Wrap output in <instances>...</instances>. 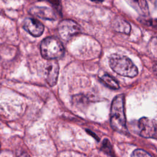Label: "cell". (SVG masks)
Returning <instances> with one entry per match:
<instances>
[{
  "label": "cell",
  "instance_id": "cell-3",
  "mask_svg": "<svg viewBox=\"0 0 157 157\" xmlns=\"http://www.w3.org/2000/svg\"><path fill=\"white\" fill-rule=\"evenodd\" d=\"M40 52L43 58L47 59H55L64 54V47L61 42L56 37H48L40 44Z\"/></svg>",
  "mask_w": 157,
  "mask_h": 157
},
{
  "label": "cell",
  "instance_id": "cell-14",
  "mask_svg": "<svg viewBox=\"0 0 157 157\" xmlns=\"http://www.w3.org/2000/svg\"><path fill=\"white\" fill-rule=\"evenodd\" d=\"M40 1H46L50 2L58 12H61V4L60 0H40Z\"/></svg>",
  "mask_w": 157,
  "mask_h": 157
},
{
  "label": "cell",
  "instance_id": "cell-6",
  "mask_svg": "<svg viewBox=\"0 0 157 157\" xmlns=\"http://www.w3.org/2000/svg\"><path fill=\"white\" fill-rule=\"evenodd\" d=\"M45 71L47 83L51 86H54L57 82L59 74V66L57 61L55 59L49 60L46 63Z\"/></svg>",
  "mask_w": 157,
  "mask_h": 157
},
{
  "label": "cell",
  "instance_id": "cell-1",
  "mask_svg": "<svg viewBox=\"0 0 157 157\" xmlns=\"http://www.w3.org/2000/svg\"><path fill=\"white\" fill-rule=\"evenodd\" d=\"M110 124L116 131L124 132L127 131L124 113V101L123 94L117 95L112 101L110 109Z\"/></svg>",
  "mask_w": 157,
  "mask_h": 157
},
{
  "label": "cell",
  "instance_id": "cell-5",
  "mask_svg": "<svg viewBox=\"0 0 157 157\" xmlns=\"http://www.w3.org/2000/svg\"><path fill=\"white\" fill-rule=\"evenodd\" d=\"M58 33L60 37L65 40H68L80 32L79 25L72 20H64L58 25Z\"/></svg>",
  "mask_w": 157,
  "mask_h": 157
},
{
  "label": "cell",
  "instance_id": "cell-17",
  "mask_svg": "<svg viewBox=\"0 0 157 157\" xmlns=\"http://www.w3.org/2000/svg\"><path fill=\"white\" fill-rule=\"evenodd\" d=\"M92 1H96V2H102L104 0H91Z\"/></svg>",
  "mask_w": 157,
  "mask_h": 157
},
{
  "label": "cell",
  "instance_id": "cell-9",
  "mask_svg": "<svg viewBox=\"0 0 157 157\" xmlns=\"http://www.w3.org/2000/svg\"><path fill=\"white\" fill-rule=\"evenodd\" d=\"M138 13L143 15L149 14V3L156 4V0H125Z\"/></svg>",
  "mask_w": 157,
  "mask_h": 157
},
{
  "label": "cell",
  "instance_id": "cell-8",
  "mask_svg": "<svg viewBox=\"0 0 157 157\" xmlns=\"http://www.w3.org/2000/svg\"><path fill=\"white\" fill-rule=\"evenodd\" d=\"M29 13L40 18L48 20H55L56 14L53 9L47 7L34 6L29 9Z\"/></svg>",
  "mask_w": 157,
  "mask_h": 157
},
{
  "label": "cell",
  "instance_id": "cell-13",
  "mask_svg": "<svg viewBox=\"0 0 157 157\" xmlns=\"http://www.w3.org/2000/svg\"><path fill=\"white\" fill-rule=\"evenodd\" d=\"M131 157H152L148 153L142 150L137 149L135 150L131 154Z\"/></svg>",
  "mask_w": 157,
  "mask_h": 157
},
{
  "label": "cell",
  "instance_id": "cell-4",
  "mask_svg": "<svg viewBox=\"0 0 157 157\" xmlns=\"http://www.w3.org/2000/svg\"><path fill=\"white\" fill-rule=\"evenodd\" d=\"M140 135L145 138L157 140V121L147 117H142L138 121Z\"/></svg>",
  "mask_w": 157,
  "mask_h": 157
},
{
  "label": "cell",
  "instance_id": "cell-10",
  "mask_svg": "<svg viewBox=\"0 0 157 157\" xmlns=\"http://www.w3.org/2000/svg\"><path fill=\"white\" fill-rule=\"evenodd\" d=\"M112 26L114 30L118 33L128 34L131 31V26L129 23L120 17H117L113 20Z\"/></svg>",
  "mask_w": 157,
  "mask_h": 157
},
{
  "label": "cell",
  "instance_id": "cell-12",
  "mask_svg": "<svg viewBox=\"0 0 157 157\" xmlns=\"http://www.w3.org/2000/svg\"><path fill=\"white\" fill-rule=\"evenodd\" d=\"M102 150L107 153L108 155H111V156H113V150H112V145L109 142V140L107 139H105L104 140V142H102Z\"/></svg>",
  "mask_w": 157,
  "mask_h": 157
},
{
  "label": "cell",
  "instance_id": "cell-7",
  "mask_svg": "<svg viewBox=\"0 0 157 157\" xmlns=\"http://www.w3.org/2000/svg\"><path fill=\"white\" fill-rule=\"evenodd\" d=\"M23 28L34 37L42 35L44 30V25L39 21L32 18H27L25 20Z\"/></svg>",
  "mask_w": 157,
  "mask_h": 157
},
{
  "label": "cell",
  "instance_id": "cell-11",
  "mask_svg": "<svg viewBox=\"0 0 157 157\" xmlns=\"http://www.w3.org/2000/svg\"><path fill=\"white\" fill-rule=\"evenodd\" d=\"M101 80L103 83L111 89L117 90L119 88V85L117 81L109 74H105L101 77Z\"/></svg>",
  "mask_w": 157,
  "mask_h": 157
},
{
  "label": "cell",
  "instance_id": "cell-16",
  "mask_svg": "<svg viewBox=\"0 0 157 157\" xmlns=\"http://www.w3.org/2000/svg\"><path fill=\"white\" fill-rule=\"evenodd\" d=\"M150 25H151L153 27L157 28V20H152L151 21V23H150Z\"/></svg>",
  "mask_w": 157,
  "mask_h": 157
},
{
  "label": "cell",
  "instance_id": "cell-15",
  "mask_svg": "<svg viewBox=\"0 0 157 157\" xmlns=\"http://www.w3.org/2000/svg\"><path fill=\"white\" fill-rule=\"evenodd\" d=\"M18 157H30V156L25 152H23V153H21L19 155H18Z\"/></svg>",
  "mask_w": 157,
  "mask_h": 157
},
{
  "label": "cell",
  "instance_id": "cell-2",
  "mask_svg": "<svg viewBox=\"0 0 157 157\" xmlns=\"http://www.w3.org/2000/svg\"><path fill=\"white\" fill-rule=\"evenodd\" d=\"M110 68L117 74L128 77H136L138 69L128 57L118 54H113L109 58Z\"/></svg>",
  "mask_w": 157,
  "mask_h": 157
}]
</instances>
